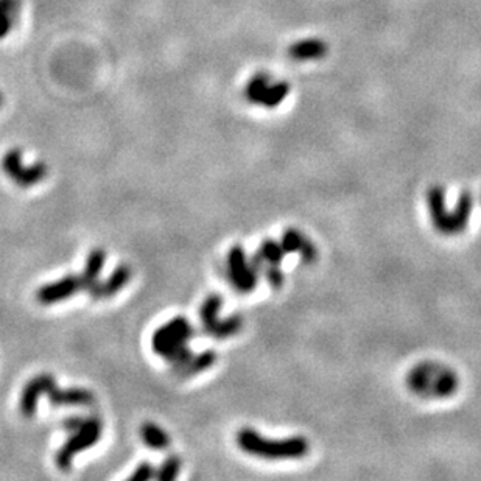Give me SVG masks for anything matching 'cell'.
Returning a JSON list of instances; mask_svg holds the SVG:
<instances>
[{
	"label": "cell",
	"instance_id": "cell-1",
	"mask_svg": "<svg viewBox=\"0 0 481 481\" xmlns=\"http://www.w3.org/2000/svg\"><path fill=\"white\" fill-rule=\"evenodd\" d=\"M237 445L248 455L271 461L301 460L310 450L309 441L304 437L268 439L252 428H242L237 433Z\"/></svg>",
	"mask_w": 481,
	"mask_h": 481
},
{
	"label": "cell",
	"instance_id": "cell-19",
	"mask_svg": "<svg viewBox=\"0 0 481 481\" xmlns=\"http://www.w3.org/2000/svg\"><path fill=\"white\" fill-rule=\"evenodd\" d=\"M47 174H49V167L45 166L44 162H36V164H33V166L22 167L19 174L13 181L19 185V187L25 189V187H31V185L41 183V181L47 177Z\"/></svg>",
	"mask_w": 481,
	"mask_h": 481
},
{
	"label": "cell",
	"instance_id": "cell-24",
	"mask_svg": "<svg viewBox=\"0 0 481 481\" xmlns=\"http://www.w3.org/2000/svg\"><path fill=\"white\" fill-rule=\"evenodd\" d=\"M83 424H84L83 417H69V419H66L63 426H64V428L67 430V432L72 433V432H75V430L80 428Z\"/></svg>",
	"mask_w": 481,
	"mask_h": 481
},
{
	"label": "cell",
	"instance_id": "cell-14",
	"mask_svg": "<svg viewBox=\"0 0 481 481\" xmlns=\"http://www.w3.org/2000/svg\"><path fill=\"white\" fill-rule=\"evenodd\" d=\"M133 271L129 268V265H118V267L112 271V274L107 277L103 282H97L90 290L88 291L94 299H106L114 296L122 288H125L127 284L131 279Z\"/></svg>",
	"mask_w": 481,
	"mask_h": 481
},
{
	"label": "cell",
	"instance_id": "cell-2",
	"mask_svg": "<svg viewBox=\"0 0 481 481\" xmlns=\"http://www.w3.org/2000/svg\"><path fill=\"white\" fill-rule=\"evenodd\" d=\"M473 196L471 192L464 190L456 201L454 212L447 211L445 192L441 185H433L427 192V207L432 224L439 234L452 237L463 234L467 228L469 220L473 211Z\"/></svg>",
	"mask_w": 481,
	"mask_h": 481
},
{
	"label": "cell",
	"instance_id": "cell-3",
	"mask_svg": "<svg viewBox=\"0 0 481 481\" xmlns=\"http://www.w3.org/2000/svg\"><path fill=\"white\" fill-rule=\"evenodd\" d=\"M406 385L413 393L427 399H445L460 388V377L455 371L441 363L424 361L406 376Z\"/></svg>",
	"mask_w": 481,
	"mask_h": 481
},
{
	"label": "cell",
	"instance_id": "cell-15",
	"mask_svg": "<svg viewBox=\"0 0 481 481\" xmlns=\"http://www.w3.org/2000/svg\"><path fill=\"white\" fill-rule=\"evenodd\" d=\"M50 400V404L53 406H63V405H90L94 404V394L92 391L84 388H53L49 389V393L45 394Z\"/></svg>",
	"mask_w": 481,
	"mask_h": 481
},
{
	"label": "cell",
	"instance_id": "cell-4",
	"mask_svg": "<svg viewBox=\"0 0 481 481\" xmlns=\"http://www.w3.org/2000/svg\"><path fill=\"white\" fill-rule=\"evenodd\" d=\"M195 329L185 316H177L161 326L151 338L153 350L173 366H178L189 360L194 352L187 343L194 337Z\"/></svg>",
	"mask_w": 481,
	"mask_h": 481
},
{
	"label": "cell",
	"instance_id": "cell-21",
	"mask_svg": "<svg viewBox=\"0 0 481 481\" xmlns=\"http://www.w3.org/2000/svg\"><path fill=\"white\" fill-rule=\"evenodd\" d=\"M22 167H24V162H22V151L19 148H13L5 153L2 159V168L7 177L14 179L19 174Z\"/></svg>",
	"mask_w": 481,
	"mask_h": 481
},
{
	"label": "cell",
	"instance_id": "cell-9",
	"mask_svg": "<svg viewBox=\"0 0 481 481\" xmlns=\"http://www.w3.org/2000/svg\"><path fill=\"white\" fill-rule=\"evenodd\" d=\"M228 274L232 287L240 293H251L259 284V271L252 259H248L240 245H234L228 254Z\"/></svg>",
	"mask_w": 481,
	"mask_h": 481
},
{
	"label": "cell",
	"instance_id": "cell-17",
	"mask_svg": "<svg viewBox=\"0 0 481 481\" xmlns=\"http://www.w3.org/2000/svg\"><path fill=\"white\" fill-rule=\"evenodd\" d=\"M105 260H106V252L101 250V248H97V250H92L89 252L86 265H84V270H83V274L80 276L81 288L89 291L90 288L97 284L101 270H103Z\"/></svg>",
	"mask_w": 481,
	"mask_h": 481
},
{
	"label": "cell",
	"instance_id": "cell-11",
	"mask_svg": "<svg viewBox=\"0 0 481 481\" xmlns=\"http://www.w3.org/2000/svg\"><path fill=\"white\" fill-rule=\"evenodd\" d=\"M80 290H83L80 276H66L63 279L53 282V284H49L39 288L36 293V298L41 304L49 305V304L61 302L64 301V299H69Z\"/></svg>",
	"mask_w": 481,
	"mask_h": 481
},
{
	"label": "cell",
	"instance_id": "cell-12",
	"mask_svg": "<svg viewBox=\"0 0 481 481\" xmlns=\"http://www.w3.org/2000/svg\"><path fill=\"white\" fill-rule=\"evenodd\" d=\"M281 245L287 252V256L288 254H299V259L307 265L316 262V259H318V250H316L313 242L299 229H287L282 234Z\"/></svg>",
	"mask_w": 481,
	"mask_h": 481
},
{
	"label": "cell",
	"instance_id": "cell-5",
	"mask_svg": "<svg viewBox=\"0 0 481 481\" xmlns=\"http://www.w3.org/2000/svg\"><path fill=\"white\" fill-rule=\"evenodd\" d=\"M290 83L271 75L268 72H257L248 80L245 86V99L254 106L265 109H276L290 95Z\"/></svg>",
	"mask_w": 481,
	"mask_h": 481
},
{
	"label": "cell",
	"instance_id": "cell-20",
	"mask_svg": "<svg viewBox=\"0 0 481 481\" xmlns=\"http://www.w3.org/2000/svg\"><path fill=\"white\" fill-rule=\"evenodd\" d=\"M19 11V0H0V39L7 38L13 30Z\"/></svg>",
	"mask_w": 481,
	"mask_h": 481
},
{
	"label": "cell",
	"instance_id": "cell-13",
	"mask_svg": "<svg viewBox=\"0 0 481 481\" xmlns=\"http://www.w3.org/2000/svg\"><path fill=\"white\" fill-rule=\"evenodd\" d=\"M329 53V44L321 38H304L296 41L288 49V55L298 63H313L326 58Z\"/></svg>",
	"mask_w": 481,
	"mask_h": 481
},
{
	"label": "cell",
	"instance_id": "cell-25",
	"mask_svg": "<svg viewBox=\"0 0 481 481\" xmlns=\"http://www.w3.org/2000/svg\"><path fill=\"white\" fill-rule=\"evenodd\" d=\"M3 103H5V97H3V94L0 92V107L3 106Z\"/></svg>",
	"mask_w": 481,
	"mask_h": 481
},
{
	"label": "cell",
	"instance_id": "cell-18",
	"mask_svg": "<svg viewBox=\"0 0 481 481\" xmlns=\"http://www.w3.org/2000/svg\"><path fill=\"white\" fill-rule=\"evenodd\" d=\"M140 438L153 450H166L170 445V438L164 430L155 422H145L140 427Z\"/></svg>",
	"mask_w": 481,
	"mask_h": 481
},
{
	"label": "cell",
	"instance_id": "cell-7",
	"mask_svg": "<svg viewBox=\"0 0 481 481\" xmlns=\"http://www.w3.org/2000/svg\"><path fill=\"white\" fill-rule=\"evenodd\" d=\"M101 421L99 417L84 419L83 426L73 432L72 437L66 441V444L58 450L55 456V463L61 471H69L73 458L83 450H88L101 438Z\"/></svg>",
	"mask_w": 481,
	"mask_h": 481
},
{
	"label": "cell",
	"instance_id": "cell-6",
	"mask_svg": "<svg viewBox=\"0 0 481 481\" xmlns=\"http://www.w3.org/2000/svg\"><path fill=\"white\" fill-rule=\"evenodd\" d=\"M223 305V298L217 293L209 294L201 304L200 318L203 329L209 337L224 339L237 335L243 327V318L240 315H231L228 318H220V310Z\"/></svg>",
	"mask_w": 481,
	"mask_h": 481
},
{
	"label": "cell",
	"instance_id": "cell-16",
	"mask_svg": "<svg viewBox=\"0 0 481 481\" xmlns=\"http://www.w3.org/2000/svg\"><path fill=\"white\" fill-rule=\"evenodd\" d=\"M217 361V354L213 350H205L201 354H194L189 360H185L184 363H181L178 366H173V372L181 378H187L194 377L200 372L212 367Z\"/></svg>",
	"mask_w": 481,
	"mask_h": 481
},
{
	"label": "cell",
	"instance_id": "cell-22",
	"mask_svg": "<svg viewBox=\"0 0 481 481\" xmlns=\"http://www.w3.org/2000/svg\"><path fill=\"white\" fill-rule=\"evenodd\" d=\"M179 471H181L179 456L172 455L161 464V467L157 469L155 473V478L159 481H172L178 477Z\"/></svg>",
	"mask_w": 481,
	"mask_h": 481
},
{
	"label": "cell",
	"instance_id": "cell-8",
	"mask_svg": "<svg viewBox=\"0 0 481 481\" xmlns=\"http://www.w3.org/2000/svg\"><path fill=\"white\" fill-rule=\"evenodd\" d=\"M287 252L282 248L281 242L263 240L259 245V250L252 257V263L256 265L260 276H263L270 287L281 288L284 285L285 276L281 271V263L284 262Z\"/></svg>",
	"mask_w": 481,
	"mask_h": 481
},
{
	"label": "cell",
	"instance_id": "cell-23",
	"mask_svg": "<svg viewBox=\"0 0 481 481\" xmlns=\"http://www.w3.org/2000/svg\"><path fill=\"white\" fill-rule=\"evenodd\" d=\"M155 473L156 469L153 467L150 463H142L139 464L138 469H135L131 477H129V481H148L155 478Z\"/></svg>",
	"mask_w": 481,
	"mask_h": 481
},
{
	"label": "cell",
	"instance_id": "cell-10",
	"mask_svg": "<svg viewBox=\"0 0 481 481\" xmlns=\"http://www.w3.org/2000/svg\"><path fill=\"white\" fill-rule=\"evenodd\" d=\"M55 377L52 374H39L33 377L30 382L25 385V388L22 389L21 400H19V410L22 416L31 417L35 416L38 410V402L41 399V395L47 394L50 388L55 387Z\"/></svg>",
	"mask_w": 481,
	"mask_h": 481
}]
</instances>
